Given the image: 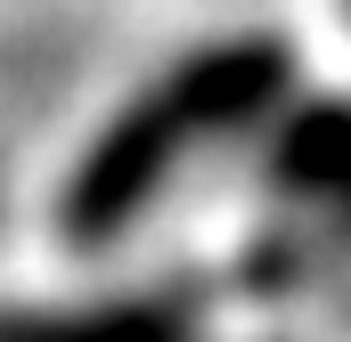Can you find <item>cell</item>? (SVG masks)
<instances>
[{
	"label": "cell",
	"mask_w": 351,
	"mask_h": 342,
	"mask_svg": "<svg viewBox=\"0 0 351 342\" xmlns=\"http://www.w3.org/2000/svg\"><path fill=\"white\" fill-rule=\"evenodd\" d=\"M286 82H294V57L278 33H237V41H204L188 49L172 74L139 90L98 139L82 147V163L58 196V228L74 245H106L123 237L188 155H204L213 139H237L269 122L286 106Z\"/></svg>",
	"instance_id": "cell-1"
},
{
	"label": "cell",
	"mask_w": 351,
	"mask_h": 342,
	"mask_svg": "<svg viewBox=\"0 0 351 342\" xmlns=\"http://www.w3.org/2000/svg\"><path fill=\"white\" fill-rule=\"evenodd\" d=\"M269 187L278 196H302V204H351V98L278 106Z\"/></svg>",
	"instance_id": "cell-3"
},
{
	"label": "cell",
	"mask_w": 351,
	"mask_h": 342,
	"mask_svg": "<svg viewBox=\"0 0 351 342\" xmlns=\"http://www.w3.org/2000/svg\"><path fill=\"white\" fill-rule=\"evenodd\" d=\"M0 342H196L180 302L114 293V302H0Z\"/></svg>",
	"instance_id": "cell-2"
}]
</instances>
